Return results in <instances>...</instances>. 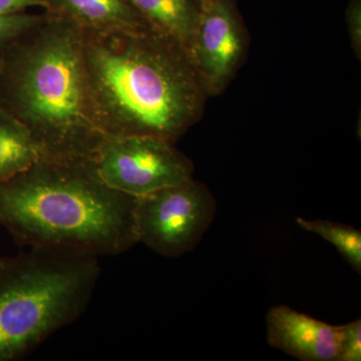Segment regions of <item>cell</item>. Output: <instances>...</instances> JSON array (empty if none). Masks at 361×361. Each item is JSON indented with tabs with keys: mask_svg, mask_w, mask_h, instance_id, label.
Listing matches in <instances>:
<instances>
[{
	"mask_svg": "<svg viewBox=\"0 0 361 361\" xmlns=\"http://www.w3.org/2000/svg\"><path fill=\"white\" fill-rule=\"evenodd\" d=\"M82 32L90 97L106 137L175 144L199 122L209 96L184 45L154 30Z\"/></svg>",
	"mask_w": 361,
	"mask_h": 361,
	"instance_id": "obj_1",
	"label": "cell"
},
{
	"mask_svg": "<svg viewBox=\"0 0 361 361\" xmlns=\"http://www.w3.org/2000/svg\"><path fill=\"white\" fill-rule=\"evenodd\" d=\"M0 109L30 130L42 159L94 158L106 135L90 97L82 30L44 11L40 23L1 47Z\"/></svg>",
	"mask_w": 361,
	"mask_h": 361,
	"instance_id": "obj_2",
	"label": "cell"
},
{
	"mask_svg": "<svg viewBox=\"0 0 361 361\" xmlns=\"http://www.w3.org/2000/svg\"><path fill=\"white\" fill-rule=\"evenodd\" d=\"M137 198L109 187L92 158H40L0 182V224L26 248L120 255L137 244Z\"/></svg>",
	"mask_w": 361,
	"mask_h": 361,
	"instance_id": "obj_3",
	"label": "cell"
},
{
	"mask_svg": "<svg viewBox=\"0 0 361 361\" xmlns=\"http://www.w3.org/2000/svg\"><path fill=\"white\" fill-rule=\"evenodd\" d=\"M99 275V257L80 252L28 248L0 259V361L25 357L77 322Z\"/></svg>",
	"mask_w": 361,
	"mask_h": 361,
	"instance_id": "obj_4",
	"label": "cell"
},
{
	"mask_svg": "<svg viewBox=\"0 0 361 361\" xmlns=\"http://www.w3.org/2000/svg\"><path fill=\"white\" fill-rule=\"evenodd\" d=\"M215 212L210 190L194 178L137 197V244L163 257H180L198 245Z\"/></svg>",
	"mask_w": 361,
	"mask_h": 361,
	"instance_id": "obj_5",
	"label": "cell"
},
{
	"mask_svg": "<svg viewBox=\"0 0 361 361\" xmlns=\"http://www.w3.org/2000/svg\"><path fill=\"white\" fill-rule=\"evenodd\" d=\"M92 160L109 187L134 197L193 178V163L175 144L149 135L106 137Z\"/></svg>",
	"mask_w": 361,
	"mask_h": 361,
	"instance_id": "obj_6",
	"label": "cell"
},
{
	"mask_svg": "<svg viewBox=\"0 0 361 361\" xmlns=\"http://www.w3.org/2000/svg\"><path fill=\"white\" fill-rule=\"evenodd\" d=\"M249 35L235 0H201L190 54L209 97L219 96L245 59Z\"/></svg>",
	"mask_w": 361,
	"mask_h": 361,
	"instance_id": "obj_7",
	"label": "cell"
},
{
	"mask_svg": "<svg viewBox=\"0 0 361 361\" xmlns=\"http://www.w3.org/2000/svg\"><path fill=\"white\" fill-rule=\"evenodd\" d=\"M342 325H331L286 305L271 308L267 315L268 342L273 348L303 361H336Z\"/></svg>",
	"mask_w": 361,
	"mask_h": 361,
	"instance_id": "obj_8",
	"label": "cell"
},
{
	"mask_svg": "<svg viewBox=\"0 0 361 361\" xmlns=\"http://www.w3.org/2000/svg\"><path fill=\"white\" fill-rule=\"evenodd\" d=\"M45 11L71 21L84 32L153 30L130 0H49Z\"/></svg>",
	"mask_w": 361,
	"mask_h": 361,
	"instance_id": "obj_9",
	"label": "cell"
},
{
	"mask_svg": "<svg viewBox=\"0 0 361 361\" xmlns=\"http://www.w3.org/2000/svg\"><path fill=\"white\" fill-rule=\"evenodd\" d=\"M130 2L154 30L175 39L190 51L200 16V0H130Z\"/></svg>",
	"mask_w": 361,
	"mask_h": 361,
	"instance_id": "obj_10",
	"label": "cell"
},
{
	"mask_svg": "<svg viewBox=\"0 0 361 361\" xmlns=\"http://www.w3.org/2000/svg\"><path fill=\"white\" fill-rule=\"evenodd\" d=\"M40 158L30 130L0 109V182L25 172Z\"/></svg>",
	"mask_w": 361,
	"mask_h": 361,
	"instance_id": "obj_11",
	"label": "cell"
},
{
	"mask_svg": "<svg viewBox=\"0 0 361 361\" xmlns=\"http://www.w3.org/2000/svg\"><path fill=\"white\" fill-rule=\"evenodd\" d=\"M297 224L303 230L319 235L336 247L348 264L361 272V232L360 230L329 220H306L297 218Z\"/></svg>",
	"mask_w": 361,
	"mask_h": 361,
	"instance_id": "obj_12",
	"label": "cell"
},
{
	"mask_svg": "<svg viewBox=\"0 0 361 361\" xmlns=\"http://www.w3.org/2000/svg\"><path fill=\"white\" fill-rule=\"evenodd\" d=\"M44 13H25L0 16V49L11 44L44 18Z\"/></svg>",
	"mask_w": 361,
	"mask_h": 361,
	"instance_id": "obj_13",
	"label": "cell"
},
{
	"mask_svg": "<svg viewBox=\"0 0 361 361\" xmlns=\"http://www.w3.org/2000/svg\"><path fill=\"white\" fill-rule=\"evenodd\" d=\"M361 360V320L342 325L341 348L336 361Z\"/></svg>",
	"mask_w": 361,
	"mask_h": 361,
	"instance_id": "obj_14",
	"label": "cell"
},
{
	"mask_svg": "<svg viewBox=\"0 0 361 361\" xmlns=\"http://www.w3.org/2000/svg\"><path fill=\"white\" fill-rule=\"evenodd\" d=\"M349 39L356 59H361V0H350L345 11Z\"/></svg>",
	"mask_w": 361,
	"mask_h": 361,
	"instance_id": "obj_15",
	"label": "cell"
},
{
	"mask_svg": "<svg viewBox=\"0 0 361 361\" xmlns=\"http://www.w3.org/2000/svg\"><path fill=\"white\" fill-rule=\"evenodd\" d=\"M49 0H0V16L25 13L30 7L39 6L47 8Z\"/></svg>",
	"mask_w": 361,
	"mask_h": 361,
	"instance_id": "obj_16",
	"label": "cell"
},
{
	"mask_svg": "<svg viewBox=\"0 0 361 361\" xmlns=\"http://www.w3.org/2000/svg\"><path fill=\"white\" fill-rule=\"evenodd\" d=\"M200 1H201V0H200Z\"/></svg>",
	"mask_w": 361,
	"mask_h": 361,
	"instance_id": "obj_17",
	"label": "cell"
}]
</instances>
